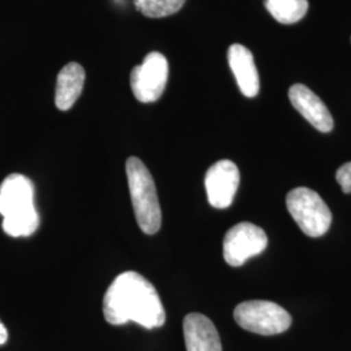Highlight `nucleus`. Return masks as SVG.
<instances>
[{
  "mask_svg": "<svg viewBox=\"0 0 351 351\" xmlns=\"http://www.w3.org/2000/svg\"><path fill=\"white\" fill-rule=\"evenodd\" d=\"M234 320L241 328L262 336H274L288 330L291 316L275 302L246 301L234 310Z\"/></svg>",
  "mask_w": 351,
  "mask_h": 351,
  "instance_id": "5",
  "label": "nucleus"
},
{
  "mask_svg": "<svg viewBox=\"0 0 351 351\" xmlns=\"http://www.w3.org/2000/svg\"><path fill=\"white\" fill-rule=\"evenodd\" d=\"M85 69L78 63H68L60 71L55 93V104L60 111L71 110L80 98L85 85Z\"/></svg>",
  "mask_w": 351,
  "mask_h": 351,
  "instance_id": "12",
  "label": "nucleus"
},
{
  "mask_svg": "<svg viewBox=\"0 0 351 351\" xmlns=\"http://www.w3.org/2000/svg\"><path fill=\"white\" fill-rule=\"evenodd\" d=\"M289 99L291 101L293 107L301 113L315 129L323 133L332 132L335 125L333 117L326 108L324 101H322L313 90L302 84H295L289 88Z\"/></svg>",
  "mask_w": 351,
  "mask_h": 351,
  "instance_id": "9",
  "label": "nucleus"
},
{
  "mask_svg": "<svg viewBox=\"0 0 351 351\" xmlns=\"http://www.w3.org/2000/svg\"><path fill=\"white\" fill-rule=\"evenodd\" d=\"M268 245V237L261 226L239 223L226 232L223 254L226 263L241 267L252 256L262 254Z\"/></svg>",
  "mask_w": 351,
  "mask_h": 351,
  "instance_id": "7",
  "label": "nucleus"
},
{
  "mask_svg": "<svg viewBox=\"0 0 351 351\" xmlns=\"http://www.w3.org/2000/svg\"><path fill=\"white\" fill-rule=\"evenodd\" d=\"M287 207L302 232L308 237H322L330 228L332 213L323 198L311 189L295 188L289 191Z\"/></svg>",
  "mask_w": 351,
  "mask_h": 351,
  "instance_id": "4",
  "label": "nucleus"
},
{
  "mask_svg": "<svg viewBox=\"0 0 351 351\" xmlns=\"http://www.w3.org/2000/svg\"><path fill=\"white\" fill-rule=\"evenodd\" d=\"M186 351H223L216 326L204 315L193 313L184 319Z\"/></svg>",
  "mask_w": 351,
  "mask_h": 351,
  "instance_id": "10",
  "label": "nucleus"
},
{
  "mask_svg": "<svg viewBox=\"0 0 351 351\" xmlns=\"http://www.w3.org/2000/svg\"><path fill=\"white\" fill-rule=\"evenodd\" d=\"M8 341V330L4 326V323L0 320V346L4 345Z\"/></svg>",
  "mask_w": 351,
  "mask_h": 351,
  "instance_id": "16",
  "label": "nucleus"
},
{
  "mask_svg": "<svg viewBox=\"0 0 351 351\" xmlns=\"http://www.w3.org/2000/svg\"><path fill=\"white\" fill-rule=\"evenodd\" d=\"M104 319L112 326L134 322L146 329L165 323V310L155 287L134 271L119 275L103 300Z\"/></svg>",
  "mask_w": 351,
  "mask_h": 351,
  "instance_id": "1",
  "label": "nucleus"
},
{
  "mask_svg": "<svg viewBox=\"0 0 351 351\" xmlns=\"http://www.w3.org/2000/svg\"><path fill=\"white\" fill-rule=\"evenodd\" d=\"M1 228L10 237H29L39 226V215L34 204V184L30 178L13 173L0 185Z\"/></svg>",
  "mask_w": 351,
  "mask_h": 351,
  "instance_id": "2",
  "label": "nucleus"
},
{
  "mask_svg": "<svg viewBox=\"0 0 351 351\" xmlns=\"http://www.w3.org/2000/svg\"><path fill=\"white\" fill-rule=\"evenodd\" d=\"M204 186L213 207L219 210L230 207L239 186V167L230 160L213 164L204 177Z\"/></svg>",
  "mask_w": 351,
  "mask_h": 351,
  "instance_id": "8",
  "label": "nucleus"
},
{
  "mask_svg": "<svg viewBox=\"0 0 351 351\" xmlns=\"http://www.w3.org/2000/svg\"><path fill=\"white\" fill-rule=\"evenodd\" d=\"M228 62L241 93L247 98L256 97L259 93V75L251 51L234 43L228 51Z\"/></svg>",
  "mask_w": 351,
  "mask_h": 351,
  "instance_id": "11",
  "label": "nucleus"
},
{
  "mask_svg": "<svg viewBox=\"0 0 351 351\" xmlns=\"http://www.w3.org/2000/svg\"><path fill=\"white\" fill-rule=\"evenodd\" d=\"M169 66L163 53L150 52L130 73V88L141 103H154L163 95Z\"/></svg>",
  "mask_w": 351,
  "mask_h": 351,
  "instance_id": "6",
  "label": "nucleus"
},
{
  "mask_svg": "<svg viewBox=\"0 0 351 351\" xmlns=\"http://www.w3.org/2000/svg\"><path fill=\"white\" fill-rule=\"evenodd\" d=\"M186 0H134L137 11L150 19H163L178 12Z\"/></svg>",
  "mask_w": 351,
  "mask_h": 351,
  "instance_id": "14",
  "label": "nucleus"
},
{
  "mask_svg": "<svg viewBox=\"0 0 351 351\" xmlns=\"http://www.w3.org/2000/svg\"><path fill=\"white\" fill-rule=\"evenodd\" d=\"M336 180L345 194H351V162L339 167L336 173Z\"/></svg>",
  "mask_w": 351,
  "mask_h": 351,
  "instance_id": "15",
  "label": "nucleus"
},
{
  "mask_svg": "<svg viewBox=\"0 0 351 351\" xmlns=\"http://www.w3.org/2000/svg\"><path fill=\"white\" fill-rule=\"evenodd\" d=\"M265 8L280 24H295L308 11L307 0H265Z\"/></svg>",
  "mask_w": 351,
  "mask_h": 351,
  "instance_id": "13",
  "label": "nucleus"
},
{
  "mask_svg": "<svg viewBox=\"0 0 351 351\" xmlns=\"http://www.w3.org/2000/svg\"><path fill=\"white\" fill-rule=\"evenodd\" d=\"M126 176L132 204L141 230L155 234L162 226V208L156 186L145 163L132 156L126 160Z\"/></svg>",
  "mask_w": 351,
  "mask_h": 351,
  "instance_id": "3",
  "label": "nucleus"
}]
</instances>
